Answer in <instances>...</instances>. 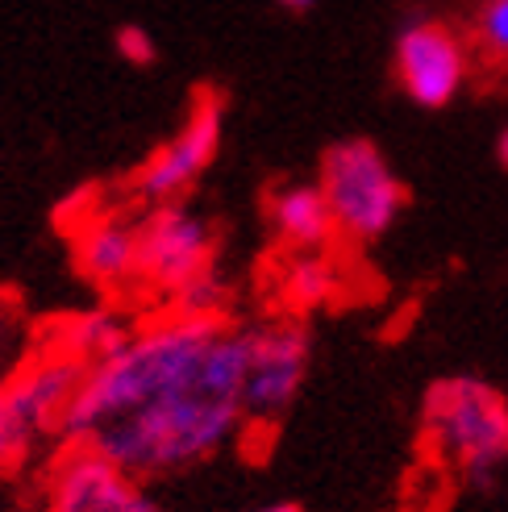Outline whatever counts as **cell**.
Returning a JSON list of instances; mask_svg holds the SVG:
<instances>
[{
  "label": "cell",
  "instance_id": "7402d4cb",
  "mask_svg": "<svg viewBox=\"0 0 508 512\" xmlns=\"http://www.w3.org/2000/svg\"><path fill=\"white\" fill-rule=\"evenodd\" d=\"M275 5H279V9H288V13H309L317 0H275Z\"/></svg>",
  "mask_w": 508,
  "mask_h": 512
},
{
  "label": "cell",
  "instance_id": "9c48e42d",
  "mask_svg": "<svg viewBox=\"0 0 508 512\" xmlns=\"http://www.w3.org/2000/svg\"><path fill=\"white\" fill-rule=\"evenodd\" d=\"M46 512H163L146 483L88 446H63L46 475Z\"/></svg>",
  "mask_w": 508,
  "mask_h": 512
},
{
  "label": "cell",
  "instance_id": "ba28073f",
  "mask_svg": "<svg viewBox=\"0 0 508 512\" xmlns=\"http://www.w3.org/2000/svg\"><path fill=\"white\" fill-rule=\"evenodd\" d=\"M142 246V288L163 292L167 300L188 288L192 279L217 271V234L213 225L188 209L184 200L159 204L138 217Z\"/></svg>",
  "mask_w": 508,
  "mask_h": 512
},
{
  "label": "cell",
  "instance_id": "7c38bea8",
  "mask_svg": "<svg viewBox=\"0 0 508 512\" xmlns=\"http://www.w3.org/2000/svg\"><path fill=\"white\" fill-rule=\"evenodd\" d=\"M275 288H279V300H284L288 317L304 321L309 313H321V309H329V304L342 300L346 271L329 250L288 254L284 267H279V275H275Z\"/></svg>",
  "mask_w": 508,
  "mask_h": 512
},
{
  "label": "cell",
  "instance_id": "5b68a950",
  "mask_svg": "<svg viewBox=\"0 0 508 512\" xmlns=\"http://www.w3.org/2000/svg\"><path fill=\"white\" fill-rule=\"evenodd\" d=\"M392 71L417 109H450L471 84V38L438 17H409L392 42Z\"/></svg>",
  "mask_w": 508,
  "mask_h": 512
},
{
  "label": "cell",
  "instance_id": "2e32d148",
  "mask_svg": "<svg viewBox=\"0 0 508 512\" xmlns=\"http://www.w3.org/2000/svg\"><path fill=\"white\" fill-rule=\"evenodd\" d=\"M225 304H230V284L209 271V275H200L192 279L188 288H180L171 296V313H180V317H225Z\"/></svg>",
  "mask_w": 508,
  "mask_h": 512
},
{
  "label": "cell",
  "instance_id": "8fae6325",
  "mask_svg": "<svg viewBox=\"0 0 508 512\" xmlns=\"http://www.w3.org/2000/svg\"><path fill=\"white\" fill-rule=\"evenodd\" d=\"M267 225L275 242L284 246L288 254H317L329 250L338 234L334 209L321 192V184H304V179H292V184H279L267 196Z\"/></svg>",
  "mask_w": 508,
  "mask_h": 512
},
{
  "label": "cell",
  "instance_id": "52a82bcc",
  "mask_svg": "<svg viewBox=\"0 0 508 512\" xmlns=\"http://www.w3.org/2000/svg\"><path fill=\"white\" fill-rule=\"evenodd\" d=\"M313 363V334L300 317H271L246 329V417L275 425L288 417Z\"/></svg>",
  "mask_w": 508,
  "mask_h": 512
},
{
  "label": "cell",
  "instance_id": "ffe728a7",
  "mask_svg": "<svg viewBox=\"0 0 508 512\" xmlns=\"http://www.w3.org/2000/svg\"><path fill=\"white\" fill-rule=\"evenodd\" d=\"M496 163L508 171V121L500 125V134H496Z\"/></svg>",
  "mask_w": 508,
  "mask_h": 512
},
{
  "label": "cell",
  "instance_id": "5bb4252c",
  "mask_svg": "<svg viewBox=\"0 0 508 512\" xmlns=\"http://www.w3.org/2000/svg\"><path fill=\"white\" fill-rule=\"evenodd\" d=\"M34 442H38V433L25 425V417L17 413L9 392H5V383H0V479H9L25 467Z\"/></svg>",
  "mask_w": 508,
  "mask_h": 512
},
{
  "label": "cell",
  "instance_id": "7a4b0ae2",
  "mask_svg": "<svg viewBox=\"0 0 508 512\" xmlns=\"http://www.w3.org/2000/svg\"><path fill=\"white\" fill-rule=\"evenodd\" d=\"M225 317H180L167 313L134 329V338L117 354L84 367L80 392H75L59 438L67 446H84L96 429L142 413L146 404L171 396L175 388L196 379L209 346L225 334Z\"/></svg>",
  "mask_w": 508,
  "mask_h": 512
},
{
  "label": "cell",
  "instance_id": "d6986e66",
  "mask_svg": "<svg viewBox=\"0 0 508 512\" xmlns=\"http://www.w3.org/2000/svg\"><path fill=\"white\" fill-rule=\"evenodd\" d=\"M17 342H21V321H17V309H13V304H0V383H5V379L17 371V367H13Z\"/></svg>",
  "mask_w": 508,
  "mask_h": 512
},
{
  "label": "cell",
  "instance_id": "30bf717a",
  "mask_svg": "<svg viewBox=\"0 0 508 512\" xmlns=\"http://www.w3.org/2000/svg\"><path fill=\"white\" fill-rule=\"evenodd\" d=\"M75 242V267L105 292H125L142 284V246H138V221L109 209L88 229L71 238Z\"/></svg>",
  "mask_w": 508,
  "mask_h": 512
},
{
  "label": "cell",
  "instance_id": "3957f363",
  "mask_svg": "<svg viewBox=\"0 0 508 512\" xmlns=\"http://www.w3.org/2000/svg\"><path fill=\"white\" fill-rule=\"evenodd\" d=\"M421 438L467 488H496L508 467V396L479 375L434 379L421 396Z\"/></svg>",
  "mask_w": 508,
  "mask_h": 512
},
{
  "label": "cell",
  "instance_id": "6da1fadb",
  "mask_svg": "<svg viewBox=\"0 0 508 512\" xmlns=\"http://www.w3.org/2000/svg\"><path fill=\"white\" fill-rule=\"evenodd\" d=\"M246 425V329H225L192 383L134 417L96 429L84 446L146 483L205 463L238 442Z\"/></svg>",
  "mask_w": 508,
  "mask_h": 512
},
{
  "label": "cell",
  "instance_id": "ac0fdd59",
  "mask_svg": "<svg viewBox=\"0 0 508 512\" xmlns=\"http://www.w3.org/2000/svg\"><path fill=\"white\" fill-rule=\"evenodd\" d=\"M113 50L117 55L130 63V67H155V59H159V42H155V34L146 30V25H117V34H113Z\"/></svg>",
  "mask_w": 508,
  "mask_h": 512
},
{
  "label": "cell",
  "instance_id": "e0dca14e",
  "mask_svg": "<svg viewBox=\"0 0 508 512\" xmlns=\"http://www.w3.org/2000/svg\"><path fill=\"white\" fill-rule=\"evenodd\" d=\"M109 209H105V192H100L96 184H84V188H75L63 204H59V213H55V221H59V229H67V234L75 238L80 229H88L96 217H105Z\"/></svg>",
  "mask_w": 508,
  "mask_h": 512
},
{
  "label": "cell",
  "instance_id": "44dd1931",
  "mask_svg": "<svg viewBox=\"0 0 508 512\" xmlns=\"http://www.w3.org/2000/svg\"><path fill=\"white\" fill-rule=\"evenodd\" d=\"M250 512H304L300 504H292V500H275V504H263V508H250Z\"/></svg>",
  "mask_w": 508,
  "mask_h": 512
},
{
  "label": "cell",
  "instance_id": "4fadbf2b",
  "mask_svg": "<svg viewBox=\"0 0 508 512\" xmlns=\"http://www.w3.org/2000/svg\"><path fill=\"white\" fill-rule=\"evenodd\" d=\"M130 338H134V325L117 309H84V313H71L50 325L42 350H55V354L71 358V363L92 367L100 358L117 354Z\"/></svg>",
  "mask_w": 508,
  "mask_h": 512
},
{
  "label": "cell",
  "instance_id": "8992f818",
  "mask_svg": "<svg viewBox=\"0 0 508 512\" xmlns=\"http://www.w3.org/2000/svg\"><path fill=\"white\" fill-rule=\"evenodd\" d=\"M221 142H225V100L217 92H196L184 125L130 175V196L146 204V209L184 200V192L196 188V179L221 155Z\"/></svg>",
  "mask_w": 508,
  "mask_h": 512
},
{
  "label": "cell",
  "instance_id": "277c9868",
  "mask_svg": "<svg viewBox=\"0 0 508 512\" xmlns=\"http://www.w3.org/2000/svg\"><path fill=\"white\" fill-rule=\"evenodd\" d=\"M317 184L334 209L338 234L354 246L388 238L409 209V188L371 138H342L321 155Z\"/></svg>",
  "mask_w": 508,
  "mask_h": 512
},
{
  "label": "cell",
  "instance_id": "9a60e30c",
  "mask_svg": "<svg viewBox=\"0 0 508 512\" xmlns=\"http://www.w3.org/2000/svg\"><path fill=\"white\" fill-rule=\"evenodd\" d=\"M471 42L484 59L508 63V0H479L471 17Z\"/></svg>",
  "mask_w": 508,
  "mask_h": 512
}]
</instances>
